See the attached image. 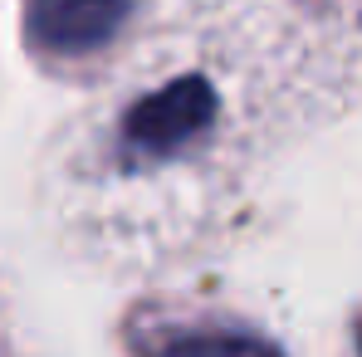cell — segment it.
Instances as JSON below:
<instances>
[{"mask_svg": "<svg viewBox=\"0 0 362 357\" xmlns=\"http://www.w3.org/2000/svg\"><path fill=\"white\" fill-rule=\"evenodd\" d=\"M211 118H216V88L201 74H186L177 83L147 93L122 118V137H127L132 152L162 157V152H177L181 142H191L196 132H206Z\"/></svg>", "mask_w": 362, "mask_h": 357, "instance_id": "1", "label": "cell"}, {"mask_svg": "<svg viewBox=\"0 0 362 357\" xmlns=\"http://www.w3.org/2000/svg\"><path fill=\"white\" fill-rule=\"evenodd\" d=\"M127 20V0H30L25 30L40 49L54 54H83L118 35Z\"/></svg>", "mask_w": 362, "mask_h": 357, "instance_id": "2", "label": "cell"}]
</instances>
